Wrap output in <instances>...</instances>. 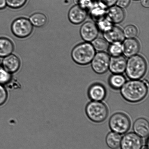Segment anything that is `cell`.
<instances>
[{
	"instance_id": "6da1fadb",
	"label": "cell",
	"mask_w": 149,
	"mask_h": 149,
	"mask_svg": "<svg viewBox=\"0 0 149 149\" xmlns=\"http://www.w3.org/2000/svg\"><path fill=\"white\" fill-rule=\"evenodd\" d=\"M148 92L147 80H131L126 82L120 89L121 95L126 101L135 103L142 101Z\"/></svg>"
},
{
	"instance_id": "7a4b0ae2",
	"label": "cell",
	"mask_w": 149,
	"mask_h": 149,
	"mask_svg": "<svg viewBox=\"0 0 149 149\" xmlns=\"http://www.w3.org/2000/svg\"><path fill=\"white\" fill-rule=\"evenodd\" d=\"M147 70V62L141 55H135L130 57L127 61L125 73L127 77L131 80L142 78Z\"/></svg>"
},
{
	"instance_id": "3957f363",
	"label": "cell",
	"mask_w": 149,
	"mask_h": 149,
	"mask_svg": "<svg viewBox=\"0 0 149 149\" xmlns=\"http://www.w3.org/2000/svg\"><path fill=\"white\" fill-rule=\"evenodd\" d=\"M96 54L91 43L88 42L79 44L73 49L71 57L76 63L80 65L90 64Z\"/></svg>"
},
{
	"instance_id": "277c9868",
	"label": "cell",
	"mask_w": 149,
	"mask_h": 149,
	"mask_svg": "<svg viewBox=\"0 0 149 149\" xmlns=\"http://www.w3.org/2000/svg\"><path fill=\"white\" fill-rule=\"evenodd\" d=\"M85 111L88 119L95 123H101L106 120L109 115L107 106L101 101H93L87 104Z\"/></svg>"
},
{
	"instance_id": "5b68a950",
	"label": "cell",
	"mask_w": 149,
	"mask_h": 149,
	"mask_svg": "<svg viewBox=\"0 0 149 149\" xmlns=\"http://www.w3.org/2000/svg\"><path fill=\"white\" fill-rule=\"evenodd\" d=\"M109 125L112 131L123 135L126 133L130 128L131 120L125 114L117 112L109 119Z\"/></svg>"
},
{
	"instance_id": "8992f818",
	"label": "cell",
	"mask_w": 149,
	"mask_h": 149,
	"mask_svg": "<svg viewBox=\"0 0 149 149\" xmlns=\"http://www.w3.org/2000/svg\"><path fill=\"white\" fill-rule=\"evenodd\" d=\"M11 30L13 34L17 37L26 38L31 34L33 30V25L28 19L20 17L13 22Z\"/></svg>"
},
{
	"instance_id": "52a82bcc",
	"label": "cell",
	"mask_w": 149,
	"mask_h": 149,
	"mask_svg": "<svg viewBox=\"0 0 149 149\" xmlns=\"http://www.w3.org/2000/svg\"><path fill=\"white\" fill-rule=\"evenodd\" d=\"M110 57L104 52H99L95 54L91 62L92 69L96 73H105L109 69Z\"/></svg>"
},
{
	"instance_id": "ba28073f",
	"label": "cell",
	"mask_w": 149,
	"mask_h": 149,
	"mask_svg": "<svg viewBox=\"0 0 149 149\" xmlns=\"http://www.w3.org/2000/svg\"><path fill=\"white\" fill-rule=\"evenodd\" d=\"M143 141L135 133L130 132L124 136L121 141V149H141Z\"/></svg>"
},
{
	"instance_id": "9c48e42d",
	"label": "cell",
	"mask_w": 149,
	"mask_h": 149,
	"mask_svg": "<svg viewBox=\"0 0 149 149\" xmlns=\"http://www.w3.org/2000/svg\"><path fill=\"white\" fill-rule=\"evenodd\" d=\"M99 30L93 22H86L80 28V33L82 38L86 42H91L97 37Z\"/></svg>"
},
{
	"instance_id": "30bf717a",
	"label": "cell",
	"mask_w": 149,
	"mask_h": 149,
	"mask_svg": "<svg viewBox=\"0 0 149 149\" xmlns=\"http://www.w3.org/2000/svg\"><path fill=\"white\" fill-rule=\"evenodd\" d=\"M88 95L89 99L93 101H102L104 100L106 97V87L101 83H93L89 87Z\"/></svg>"
},
{
	"instance_id": "8fae6325",
	"label": "cell",
	"mask_w": 149,
	"mask_h": 149,
	"mask_svg": "<svg viewBox=\"0 0 149 149\" xmlns=\"http://www.w3.org/2000/svg\"><path fill=\"white\" fill-rule=\"evenodd\" d=\"M87 14V10L77 4L70 9L68 17L71 23L74 24H79L84 21Z\"/></svg>"
},
{
	"instance_id": "7c38bea8",
	"label": "cell",
	"mask_w": 149,
	"mask_h": 149,
	"mask_svg": "<svg viewBox=\"0 0 149 149\" xmlns=\"http://www.w3.org/2000/svg\"><path fill=\"white\" fill-rule=\"evenodd\" d=\"M104 39L111 44L122 43L125 39L123 31L120 28L113 26L111 28L103 32Z\"/></svg>"
},
{
	"instance_id": "4fadbf2b",
	"label": "cell",
	"mask_w": 149,
	"mask_h": 149,
	"mask_svg": "<svg viewBox=\"0 0 149 149\" xmlns=\"http://www.w3.org/2000/svg\"><path fill=\"white\" fill-rule=\"evenodd\" d=\"M127 60L122 55L110 58L109 69L113 74H122L126 69Z\"/></svg>"
},
{
	"instance_id": "5bb4252c",
	"label": "cell",
	"mask_w": 149,
	"mask_h": 149,
	"mask_svg": "<svg viewBox=\"0 0 149 149\" xmlns=\"http://www.w3.org/2000/svg\"><path fill=\"white\" fill-rule=\"evenodd\" d=\"M122 45L123 53L127 57L136 55L140 50L139 42L134 38H127L124 40Z\"/></svg>"
},
{
	"instance_id": "9a60e30c",
	"label": "cell",
	"mask_w": 149,
	"mask_h": 149,
	"mask_svg": "<svg viewBox=\"0 0 149 149\" xmlns=\"http://www.w3.org/2000/svg\"><path fill=\"white\" fill-rule=\"evenodd\" d=\"M125 17L124 10L118 6H112L107 10L106 17L113 24H119L122 22Z\"/></svg>"
},
{
	"instance_id": "2e32d148",
	"label": "cell",
	"mask_w": 149,
	"mask_h": 149,
	"mask_svg": "<svg viewBox=\"0 0 149 149\" xmlns=\"http://www.w3.org/2000/svg\"><path fill=\"white\" fill-rule=\"evenodd\" d=\"M2 64L4 70L10 73H13L17 72L19 69L20 62L16 55L10 54L4 57Z\"/></svg>"
},
{
	"instance_id": "e0dca14e",
	"label": "cell",
	"mask_w": 149,
	"mask_h": 149,
	"mask_svg": "<svg viewBox=\"0 0 149 149\" xmlns=\"http://www.w3.org/2000/svg\"><path fill=\"white\" fill-rule=\"evenodd\" d=\"M133 128L135 133L141 138H146L149 133L148 121L144 118H139L134 122Z\"/></svg>"
},
{
	"instance_id": "ac0fdd59",
	"label": "cell",
	"mask_w": 149,
	"mask_h": 149,
	"mask_svg": "<svg viewBox=\"0 0 149 149\" xmlns=\"http://www.w3.org/2000/svg\"><path fill=\"white\" fill-rule=\"evenodd\" d=\"M107 10L106 8L102 6L97 1H94L89 11L91 18L97 22L106 17Z\"/></svg>"
},
{
	"instance_id": "d6986e66",
	"label": "cell",
	"mask_w": 149,
	"mask_h": 149,
	"mask_svg": "<svg viewBox=\"0 0 149 149\" xmlns=\"http://www.w3.org/2000/svg\"><path fill=\"white\" fill-rule=\"evenodd\" d=\"M126 82V78L122 74H113L109 77V85L113 90H120Z\"/></svg>"
},
{
	"instance_id": "ffe728a7",
	"label": "cell",
	"mask_w": 149,
	"mask_h": 149,
	"mask_svg": "<svg viewBox=\"0 0 149 149\" xmlns=\"http://www.w3.org/2000/svg\"><path fill=\"white\" fill-rule=\"evenodd\" d=\"M14 49L12 42L6 38H0V57H4L11 54Z\"/></svg>"
},
{
	"instance_id": "44dd1931",
	"label": "cell",
	"mask_w": 149,
	"mask_h": 149,
	"mask_svg": "<svg viewBox=\"0 0 149 149\" xmlns=\"http://www.w3.org/2000/svg\"><path fill=\"white\" fill-rule=\"evenodd\" d=\"M122 137L121 135L112 131L107 136L106 141L108 146L112 149H117L120 147Z\"/></svg>"
},
{
	"instance_id": "7402d4cb",
	"label": "cell",
	"mask_w": 149,
	"mask_h": 149,
	"mask_svg": "<svg viewBox=\"0 0 149 149\" xmlns=\"http://www.w3.org/2000/svg\"><path fill=\"white\" fill-rule=\"evenodd\" d=\"M29 20L33 26L36 27H41L46 24L47 18L42 13H36L31 16Z\"/></svg>"
},
{
	"instance_id": "603a6c76",
	"label": "cell",
	"mask_w": 149,
	"mask_h": 149,
	"mask_svg": "<svg viewBox=\"0 0 149 149\" xmlns=\"http://www.w3.org/2000/svg\"><path fill=\"white\" fill-rule=\"evenodd\" d=\"M91 42L95 50L99 52H104L109 48L108 42L101 38H96Z\"/></svg>"
},
{
	"instance_id": "cb8c5ba5",
	"label": "cell",
	"mask_w": 149,
	"mask_h": 149,
	"mask_svg": "<svg viewBox=\"0 0 149 149\" xmlns=\"http://www.w3.org/2000/svg\"><path fill=\"white\" fill-rule=\"evenodd\" d=\"M123 32L125 37L127 38H133L136 37L138 33L137 28L134 25L130 24L124 28Z\"/></svg>"
},
{
	"instance_id": "d4e9b609",
	"label": "cell",
	"mask_w": 149,
	"mask_h": 149,
	"mask_svg": "<svg viewBox=\"0 0 149 149\" xmlns=\"http://www.w3.org/2000/svg\"><path fill=\"white\" fill-rule=\"evenodd\" d=\"M108 48L109 53L112 57L119 56L123 53L122 45L121 43H111Z\"/></svg>"
},
{
	"instance_id": "484cf974",
	"label": "cell",
	"mask_w": 149,
	"mask_h": 149,
	"mask_svg": "<svg viewBox=\"0 0 149 149\" xmlns=\"http://www.w3.org/2000/svg\"><path fill=\"white\" fill-rule=\"evenodd\" d=\"M113 23L105 17L97 22V26L99 30L104 32L109 30L113 26Z\"/></svg>"
},
{
	"instance_id": "4316f807",
	"label": "cell",
	"mask_w": 149,
	"mask_h": 149,
	"mask_svg": "<svg viewBox=\"0 0 149 149\" xmlns=\"http://www.w3.org/2000/svg\"><path fill=\"white\" fill-rule=\"evenodd\" d=\"M7 5L10 8L17 9L21 8L25 4L27 0H6Z\"/></svg>"
},
{
	"instance_id": "83f0119b",
	"label": "cell",
	"mask_w": 149,
	"mask_h": 149,
	"mask_svg": "<svg viewBox=\"0 0 149 149\" xmlns=\"http://www.w3.org/2000/svg\"><path fill=\"white\" fill-rule=\"evenodd\" d=\"M11 78V73L7 72L2 67L0 69V84H5L8 82Z\"/></svg>"
},
{
	"instance_id": "f1b7e54d",
	"label": "cell",
	"mask_w": 149,
	"mask_h": 149,
	"mask_svg": "<svg viewBox=\"0 0 149 149\" xmlns=\"http://www.w3.org/2000/svg\"><path fill=\"white\" fill-rule=\"evenodd\" d=\"M118 0H97V2L102 6L107 9L114 6Z\"/></svg>"
},
{
	"instance_id": "f546056e",
	"label": "cell",
	"mask_w": 149,
	"mask_h": 149,
	"mask_svg": "<svg viewBox=\"0 0 149 149\" xmlns=\"http://www.w3.org/2000/svg\"><path fill=\"white\" fill-rule=\"evenodd\" d=\"M7 94L4 87L0 84V106L4 104L7 100Z\"/></svg>"
},
{
	"instance_id": "4dcf8cb0",
	"label": "cell",
	"mask_w": 149,
	"mask_h": 149,
	"mask_svg": "<svg viewBox=\"0 0 149 149\" xmlns=\"http://www.w3.org/2000/svg\"><path fill=\"white\" fill-rule=\"evenodd\" d=\"M94 2L93 0H80L78 5L81 6L87 11H89L93 5Z\"/></svg>"
},
{
	"instance_id": "1f68e13d",
	"label": "cell",
	"mask_w": 149,
	"mask_h": 149,
	"mask_svg": "<svg viewBox=\"0 0 149 149\" xmlns=\"http://www.w3.org/2000/svg\"><path fill=\"white\" fill-rule=\"evenodd\" d=\"M130 0H118L116 4L118 6L122 8H126L129 5Z\"/></svg>"
},
{
	"instance_id": "d6a6232c",
	"label": "cell",
	"mask_w": 149,
	"mask_h": 149,
	"mask_svg": "<svg viewBox=\"0 0 149 149\" xmlns=\"http://www.w3.org/2000/svg\"><path fill=\"white\" fill-rule=\"evenodd\" d=\"M7 5L6 0H0V10L3 9Z\"/></svg>"
},
{
	"instance_id": "836d02e7",
	"label": "cell",
	"mask_w": 149,
	"mask_h": 149,
	"mask_svg": "<svg viewBox=\"0 0 149 149\" xmlns=\"http://www.w3.org/2000/svg\"><path fill=\"white\" fill-rule=\"evenodd\" d=\"M141 3L143 7L147 8L149 7V0H141Z\"/></svg>"
},
{
	"instance_id": "e575fe53",
	"label": "cell",
	"mask_w": 149,
	"mask_h": 149,
	"mask_svg": "<svg viewBox=\"0 0 149 149\" xmlns=\"http://www.w3.org/2000/svg\"><path fill=\"white\" fill-rule=\"evenodd\" d=\"M80 0H74V1L76 5H77V4H79V3Z\"/></svg>"
},
{
	"instance_id": "d590c367",
	"label": "cell",
	"mask_w": 149,
	"mask_h": 149,
	"mask_svg": "<svg viewBox=\"0 0 149 149\" xmlns=\"http://www.w3.org/2000/svg\"><path fill=\"white\" fill-rule=\"evenodd\" d=\"M141 149H149L148 146H145L143 147H142Z\"/></svg>"
},
{
	"instance_id": "8d00e7d4",
	"label": "cell",
	"mask_w": 149,
	"mask_h": 149,
	"mask_svg": "<svg viewBox=\"0 0 149 149\" xmlns=\"http://www.w3.org/2000/svg\"><path fill=\"white\" fill-rule=\"evenodd\" d=\"M2 62H1V59H0V69H1V68H2Z\"/></svg>"
},
{
	"instance_id": "74e56055",
	"label": "cell",
	"mask_w": 149,
	"mask_h": 149,
	"mask_svg": "<svg viewBox=\"0 0 149 149\" xmlns=\"http://www.w3.org/2000/svg\"><path fill=\"white\" fill-rule=\"evenodd\" d=\"M134 1H139V0H134Z\"/></svg>"
}]
</instances>
